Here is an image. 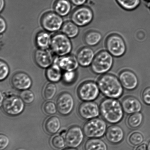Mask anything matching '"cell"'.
<instances>
[{
    "mask_svg": "<svg viewBox=\"0 0 150 150\" xmlns=\"http://www.w3.org/2000/svg\"><path fill=\"white\" fill-rule=\"evenodd\" d=\"M0 80H4L6 78L10 73V68L8 65L3 60L0 61Z\"/></svg>",
    "mask_w": 150,
    "mask_h": 150,
    "instance_id": "obj_35",
    "label": "cell"
},
{
    "mask_svg": "<svg viewBox=\"0 0 150 150\" xmlns=\"http://www.w3.org/2000/svg\"><path fill=\"white\" fill-rule=\"evenodd\" d=\"M107 129L106 122L103 119L96 117L86 122L82 130L86 137L100 139L105 135Z\"/></svg>",
    "mask_w": 150,
    "mask_h": 150,
    "instance_id": "obj_5",
    "label": "cell"
},
{
    "mask_svg": "<svg viewBox=\"0 0 150 150\" xmlns=\"http://www.w3.org/2000/svg\"><path fill=\"white\" fill-rule=\"evenodd\" d=\"M142 98L145 104L150 105V86L145 88L142 91Z\"/></svg>",
    "mask_w": 150,
    "mask_h": 150,
    "instance_id": "obj_37",
    "label": "cell"
},
{
    "mask_svg": "<svg viewBox=\"0 0 150 150\" xmlns=\"http://www.w3.org/2000/svg\"><path fill=\"white\" fill-rule=\"evenodd\" d=\"M0 33L2 34L6 30L7 23L5 20L2 17L0 18Z\"/></svg>",
    "mask_w": 150,
    "mask_h": 150,
    "instance_id": "obj_39",
    "label": "cell"
},
{
    "mask_svg": "<svg viewBox=\"0 0 150 150\" xmlns=\"http://www.w3.org/2000/svg\"><path fill=\"white\" fill-rule=\"evenodd\" d=\"M100 92L98 84L91 80L81 83L77 90L78 96L83 101L95 100L99 96Z\"/></svg>",
    "mask_w": 150,
    "mask_h": 150,
    "instance_id": "obj_8",
    "label": "cell"
},
{
    "mask_svg": "<svg viewBox=\"0 0 150 150\" xmlns=\"http://www.w3.org/2000/svg\"><path fill=\"white\" fill-rule=\"evenodd\" d=\"M24 103L20 97L14 95H9L4 98L1 107L7 115L16 116L19 115L24 111Z\"/></svg>",
    "mask_w": 150,
    "mask_h": 150,
    "instance_id": "obj_6",
    "label": "cell"
},
{
    "mask_svg": "<svg viewBox=\"0 0 150 150\" xmlns=\"http://www.w3.org/2000/svg\"><path fill=\"white\" fill-rule=\"evenodd\" d=\"M85 150H108L107 144L100 138L89 139L84 145Z\"/></svg>",
    "mask_w": 150,
    "mask_h": 150,
    "instance_id": "obj_25",
    "label": "cell"
},
{
    "mask_svg": "<svg viewBox=\"0 0 150 150\" xmlns=\"http://www.w3.org/2000/svg\"><path fill=\"white\" fill-rule=\"evenodd\" d=\"M4 96H3V95L2 93H1V102H0V103H1V105H2V102H3V101H4Z\"/></svg>",
    "mask_w": 150,
    "mask_h": 150,
    "instance_id": "obj_43",
    "label": "cell"
},
{
    "mask_svg": "<svg viewBox=\"0 0 150 150\" xmlns=\"http://www.w3.org/2000/svg\"><path fill=\"white\" fill-rule=\"evenodd\" d=\"M147 149L148 150H150V141L148 143L147 145Z\"/></svg>",
    "mask_w": 150,
    "mask_h": 150,
    "instance_id": "obj_45",
    "label": "cell"
},
{
    "mask_svg": "<svg viewBox=\"0 0 150 150\" xmlns=\"http://www.w3.org/2000/svg\"><path fill=\"white\" fill-rule=\"evenodd\" d=\"M79 65L86 67L91 65L95 56L93 50L87 47L80 48L76 55Z\"/></svg>",
    "mask_w": 150,
    "mask_h": 150,
    "instance_id": "obj_20",
    "label": "cell"
},
{
    "mask_svg": "<svg viewBox=\"0 0 150 150\" xmlns=\"http://www.w3.org/2000/svg\"><path fill=\"white\" fill-rule=\"evenodd\" d=\"M50 48L54 54L62 57L70 54L72 45L70 38L62 32L53 35Z\"/></svg>",
    "mask_w": 150,
    "mask_h": 150,
    "instance_id": "obj_4",
    "label": "cell"
},
{
    "mask_svg": "<svg viewBox=\"0 0 150 150\" xmlns=\"http://www.w3.org/2000/svg\"><path fill=\"white\" fill-rule=\"evenodd\" d=\"M93 11L89 7L82 6L75 9L71 13L72 21L79 27L87 26L93 20Z\"/></svg>",
    "mask_w": 150,
    "mask_h": 150,
    "instance_id": "obj_10",
    "label": "cell"
},
{
    "mask_svg": "<svg viewBox=\"0 0 150 150\" xmlns=\"http://www.w3.org/2000/svg\"><path fill=\"white\" fill-rule=\"evenodd\" d=\"M97 84L100 92L106 98L117 99L123 95V86L119 78L114 75H102L98 79Z\"/></svg>",
    "mask_w": 150,
    "mask_h": 150,
    "instance_id": "obj_2",
    "label": "cell"
},
{
    "mask_svg": "<svg viewBox=\"0 0 150 150\" xmlns=\"http://www.w3.org/2000/svg\"><path fill=\"white\" fill-rule=\"evenodd\" d=\"M144 1H147V2H150V0H144Z\"/></svg>",
    "mask_w": 150,
    "mask_h": 150,
    "instance_id": "obj_47",
    "label": "cell"
},
{
    "mask_svg": "<svg viewBox=\"0 0 150 150\" xmlns=\"http://www.w3.org/2000/svg\"><path fill=\"white\" fill-rule=\"evenodd\" d=\"M71 9L72 3L70 0H56L53 4L54 12L61 17L68 15Z\"/></svg>",
    "mask_w": 150,
    "mask_h": 150,
    "instance_id": "obj_22",
    "label": "cell"
},
{
    "mask_svg": "<svg viewBox=\"0 0 150 150\" xmlns=\"http://www.w3.org/2000/svg\"><path fill=\"white\" fill-rule=\"evenodd\" d=\"M61 29L62 33L70 39L76 38L79 32V26L71 21L64 22Z\"/></svg>",
    "mask_w": 150,
    "mask_h": 150,
    "instance_id": "obj_27",
    "label": "cell"
},
{
    "mask_svg": "<svg viewBox=\"0 0 150 150\" xmlns=\"http://www.w3.org/2000/svg\"><path fill=\"white\" fill-rule=\"evenodd\" d=\"M143 114L140 112L130 114L127 119V124L132 129H136L139 127L143 122Z\"/></svg>",
    "mask_w": 150,
    "mask_h": 150,
    "instance_id": "obj_28",
    "label": "cell"
},
{
    "mask_svg": "<svg viewBox=\"0 0 150 150\" xmlns=\"http://www.w3.org/2000/svg\"><path fill=\"white\" fill-rule=\"evenodd\" d=\"M40 21L41 26L45 30L51 33L58 31L64 23L62 17L54 11H51L44 13Z\"/></svg>",
    "mask_w": 150,
    "mask_h": 150,
    "instance_id": "obj_7",
    "label": "cell"
},
{
    "mask_svg": "<svg viewBox=\"0 0 150 150\" xmlns=\"http://www.w3.org/2000/svg\"><path fill=\"white\" fill-rule=\"evenodd\" d=\"M10 139L8 136L4 134L0 135V150H4L8 146Z\"/></svg>",
    "mask_w": 150,
    "mask_h": 150,
    "instance_id": "obj_38",
    "label": "cell"
},
{
    "mask_svg": "<svg viewBox=\"0 0 150 150\" xmlns=\"http://www.w3.org/2000/svg\"><path fill=\"white\" fill-rule=\"evenodd\" d=\"M62 69L57 63H54L50 67L47 68L45 73L47 78L53 83L59 81L62 77Z\"/></svg>",
    "mask_w": 150,
    "mask_h": 150,
    "instance_id": "obj_23",
    "label": "cell"
},
{
    "mask_svg": "<svg viewBox=\"0 0 150 150\" xmlns=\"http://www.w3.org/2000/svg\"><path fill=\"white\" fill-rule=\"evenodd\" d=\"M61 126V122L59 117L52 116L45 121L44 127L47 133L53 135L55 134L59 130Z\"/></svg>",
    "mask_w": 150,
    "mask_h": 150,
    "instance_id": "obj_24",
    "label": "cell"
},
{
    "mask_svg": "<svg viewBox=\"0 0 150 150\" xmlns=\"http://www.w3.org/2000/svg\"><path fill=\"white\" fill-rule=\"evenodd\" d=\"M57 90L56 85L53 82L47 84L44 88V97L47 100H52L56 94Z\"/></svg>",
    "mask_w": 150,
    "mask_h": 150,
    "instance_id": "obj_31",
    "label": "cell"
},
{
    "mask_svg": "<svg viewBox=\"0 0 150 150\" xmlns=\"http://www.w3.org/2000/svg\"><path fill=\"white\" fill-rule=\"evenodd\" d=\"M51 145L54 148L57 149H62L65 146L66 142L61 135H56L52 138L51 140Z\"/></svg>",
    "mask_w": 150,
    "mask_h": 150,
    "instance_id": "obj_33",
    "label": "cell"
},
{
    "mask_svg": "<svg viewBox=\"0 0 150 150\" xmlns=\"http://www.w3.org/2000/svg\"><path fill=\"white\" fill-rule=\"evenodd\" d=\"M124 112L130 114L140 112L142 109V103L137 98L132 96L125 97L121 102Z\"/></svg>",
    "mask_w": 150,
    "mask_h": 150,
    "instance_id": "obj_18",
    "label": "cell"
},
{
    "mask_svg": "<svg viewBox=\"0 0 150 150\" xmlns=\"http://www.w3.org/2000/svg\"><path fill=\"white\" fill-rule=\"evenodd\" d=\"M129 143L133 146H139L143 143L144 141V136L140 132L135 131L132 132L128 137Z\"/></svg>",
    "mask_w": 150,
    "mask_h": 150,
    "instance_id": "obj_30",
    "label": "cell"
},
{
    "mask_svg": "<svg viewBox=\"0 0 150 150\" xmlns=\"http://www.w3.org/2000/svg\"><path fill=\"white\" fill-rule=\"evenodd\" d=\"M11 82L13 87L18 90L28 89L32 84L30 76L23 72H18L14 73L12 76Z\"/></svg>",
    "mask_w": 150,
    "mask_h": 150,
    "instance_id": "obj_16",
    "label": "cell"
},
{
    "mask_svg": "<svg viewBox=\"0 0 150 150\" xmlns=\"http://www.w3.org/2000/svg\"><path fill=\"white\" fill-rule=\"evenodd\" d=\"M78 112L82 119L88 120L96 118L100 114L99 106L93 101L81 103L78 107Z\"/></svg>",
    "mask_w": 150,
    "mask_h": 150,
    "instance_id": "obj_11",
    "label": "cell"
},
{
    "mask_svg": "<svg viewBox=\"0 0 150 150\" xmlns=\"http://www.w3.org/2000/svg\"><path fill=\"white\" fill-rule=\"evenodd\" d=\"M124 131L120 126L113 124L107 129L105 134L106 139L113 144H120L124 139Z\"/></svg>",
    "mask_w": 150,
    "mask_h": 150,
    "instance_id": "obj_19",
    "label": "cell"
},
{
    "mask_svg": "<svg viewBox=\"0 0 150 150\" xmlns=\"http://www.w3.org/2000/svg\"><path fill=\"white\" fill-rule=\"evenodd\" d=\"M76 76L75 71H65L63 74V80L65 83H71L76 79Z\"/></svg>",
    "mask_w": 150,
    "mask_h": 150,
    "instance_id": "obj_36",
    "label": "cell"
},
{
    "mask_svg": "<svg viewBox=\"0 0 150 150\" xmlns=\"http://www.w3.org/2000/svg\"><path fill=\"white\" fill-rule=\"evenodd\" d=\"M107 51L114 57L122 56L125 53L126 45L123 38L120 35L113 34L107 38L105 42Z\"/></svg>",
    "mask_w": 150,
    "mask_h": 150,
    "instance_id": "obj_9",
    "label": "cell"
},
{
    "mask_svg": "<svg viewBox=\"0 0 150 150\" xmlns=\"http://www.w3.org/2000/svg\"><path fill=\"white\" fill-rule=\"evenodd\" d=\"M52 51L48 49L38 48L35 51L34 54L35 63L42 68H48L54 64V60Z\"/></svg>",
    "mask_w": 150,
    "mask_h": 150,
    "instance_id": "obj_14",
    "label": "cell"
},
{
    "mask_svg": "<svg viewBox=\"0 0 150 150\" xmlns=\"http://www.w3.org/2000/svg\"><path fill=\"white\" fill-rule=\"evenodd\" d=\"M135 150H148L147 146L145 144H141L136 148Z\"/></svg>",
    "mask_w": 150,
    "mask_h": 150,
    "instance_id": "obj_41",
    "label": "cell"
},
{
    "mask_svg": "<svg viewBox=\"0 0 150 150\" xmlns=\"http://www.w3.org/2000/svg\"><path fill=\"white\" fill-rule=\"evenodd\" d=\"M113 56L108 51H100L95 55L91 64L93 72L98 75H103L111 70L114 64Z\"/></svg>",
    "mask_w": 150,
    "mask_h": 150,
    "instance_id": "obj_3",
    "label": "cell"
},
{
    "mask_svg": "<svg viewBox=\"0 0 150 150\" xmlns=\"http://www.w3.org/2000/svg\"><path fill=\"white\" fill-rule=\"evenodd\" d=\"M43 109L44 112L48 115H53L57 111V105L52 101H48L44 104Z\"/></svg>",
    "mask_w": 150,
    "mask_h": 150,
    "instance_id": "obj_34",
    "label": "cell"
},
{
    "mask_svg": "<svg viewBox=\"0 0 150 150\" xmlns=\"http://www.w3.org/2000/svg\"><path fill=\"white\" fill-rule=\"evenodd\" d=\"M100 114L106 122L112 124L120 123L124 117L121 103L117 99L106 98L99 106Z\"/></svg>",
    "mask_w": 150,
    "mask_h": 150,
    "instance_id": "obj_1",
    "label": "cell"
},
{
    "mask_svg": "<svg viewBox=\"0 0 150 150\" xmlns=\"http://www.w3.org/2000/svg\"><path fill=\"white\" fill-rule=\"evenodd\" d=\"M20 97L25 103L28 104H32L35 100L34 94L32 91L28 89L22 91Z\"/></svg>",
    "mask_w": 150,
    "mask_h": 150,
    "instance_id": "obj_32",
    "label": "cell"
},
{
    "mask_svg": "<svg viewBox=\"0 0 150 150\" xmlns=\"http://www.w3.org/2000/svg\"><path fill=\"white\" fill-rule=\"evenodd\" d=\"M72 4L76 6H82L87 2L88 0H70Z\"/></svg>",
    "mask_w": 150,
    "mask_h": 150,
    "instance_id": "obj_40",
    "label": "cell"
},
{
    "mask_svg": "<svg viewBox=\"0 0 150 150\" xmlns=\"http://www.w3.org/2000/svg\"><path fill=\"white\" fill-rule=\"evenodd\" d=\"M63 150H77V149H75V148H66L65 149H64Z\"/></svg>",
    "mask_w": 150,
    "mask_h": 150,
    "instance_id": "obj_44",
    "label": "cell"
},
{
    "mask_svg": "<svg viewBox=\"0 0 150 150\" xmlns=\"http://www.w3.org/2000/svg\"><path fill=\"white\" fill-rule=\"evenodd\" d=\"M5 0H0V11L1 12L5 7Z\"/></svg>",
    "mask_w": 150,
    "mask_h": 150,
    "instance_id": "obj_42",
    "label": "cell"
},
{
    "mask_svg": "<svg viewBox=\"0 0 150 150\" xmlns=\"http://www.w3.org/2000/svg\"><path fill=\"white\" fill-rule=\"evenodd\" d=\"M54 63H57L65 71H76L79 65L76 56L70 54L57 57Z\"/></svg>",
    "mask_w": 150,
    "mask_h": 150,
    "instance_id": "obj_17",
    "label": "cell"
},
{
    "mask_svg": "<svg viewBox=\"0 0 150 150\" xmlns=\"http://www.w3.org/2000/svg\"><path fill=\"white\" fill-rule=\"evenodd\" d=\"M84 136L83 130L80 127L71 126L66 132L64 138L66 144L69 147L77 148L83 142Z\"/></svg>",
    "mask_w": 150,
    "mask_h": 150,
    "instance_id": "obj_13",
    "label": "cell"
},
{
    "mask_svg": "<svg viewBox=\"0 0 150 150\" xmlns=\"http://www.w3.org/2000/svg\"><path fill=\"white\" fill-rule=\"evenodd\" d=\"M56 105L57 110L60 114L64 116L68 115L74 109V98L69 92H63L57 97Z\"/></svg>",
    "mask_w": 150,
    "mask_h": 150,
    "instance_id": "obj_12",
    "label": "cell"
},
{
    "mask_svg": "<svg viewBox=\"0 0 150 150\" xmlns=\"http://www.w3.org/2000/svg\"><path fill=\"white\" fill-rule=\"evenodd\" d=\"M148 8H149V10H150V2H149V4H148Z\"/></svg>",
    "mask_w": 150,
    "mask_h": 150,
    "instance_id": "obj_46",
    "label": "cell"
},
{
    "mask_svg": "<svg viewBox=\"0 0 150 150\" xmlns=\"http://www.w3.org/2000/svg\"><path fill=\"white\" fill-rule=\"evenodd\" d=\"M46 31L38 32L35 37V43L38 48L47 49L50 48L52 36Z\"/></svg>",
    "mask_w": 150,
    "mask_h": 150,
    "instance_id": "obj_21",
    "label": "cell"
},
{
    "mask_svg": "<svg viewBox=\"0 0 150 150\" xmlns=\"http://www.w3.org/2000/svg\"><path fill=\"white\" fill-rule=\"evenodd\" d=\"M119 6L127 11L134 10L141 4V0H116Z\"/></svg>",
    "mask_w": 150,
    "mask_h": 150,
    "instance_id": "obj_29",
    "label": "cell"
},
{
    "mask_svg": "<svg viewBox=\"0 0 150 150\" xmlns=\"http://www.w3.org/2000/svg\"><path fill=\"white\" fill-rule=\"evenodd\" d=\"M102 39V35L98 31H89L85 34L83 40L86 45L94 46L98 45Z\"/></svg>",
    "mask_w": 150,
    "mask_h": 150,
    "instance_id": "obj_26",
    "label": "cell"
},
{
    "mask_svg": "<svg viewBox=\"0 0 150 150\" xmlns=\"http://www.w3.org/2000/svg\"><path fill=\"white\" fill-rule=\"evenodd\" d=\"M118 78L123 88L127 90H133L139 85L137 76L132 70H126L120 72Z\"/></svg>",
    "mask_w": 150,
    "mask_h": 150,
    "instance_id": "obj_15",
    "label": "cell"
}]
</instances>
